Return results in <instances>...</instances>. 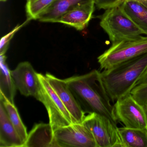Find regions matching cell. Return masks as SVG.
<instances>
[{
  "label": "cell",
  "instance_id": "6da1fadb",
  "mask_svg": "<svg viewBox=\"0 0 147 147\" xmlns=\"http://www.w3.org/2000/svg\"><path fill=\"white\" fill-rule=\"evenodd\" d=\"M93 69L87 74L65 79L85 113H96L109 118L117 124L113 106L106 92L100 75Z\"/></svg>",
  "mask_w": 147,
  "mask_h": 147
},
{
  "label": "cell",
  "instance_id": "7a4b0ae2",
  "mask_svg": "<svg viewBox=\"0 0 147 147\" xmlns=\"http://www.w3.org/2000/svg\"><path fill=\"white\" fill-rule=\"evenodd\" d=\"M147 68V53L102 70L101 82L111 101L115 102L131 93Z\"/></svg>",
  "mask_w": 147,
  "mask_h": 147
},
{
  "label": "cell",
  "instance_id": "3957f363",
  "mask_svg": "<svg viewBox=\"0 0 147 147\" xmlns=\"http://www.w3.org/2000/svg\"><path fill=\"white\" fill-rule=\"evenodd\" d=\"M100 18V26L108 35L112 44L136 39L144 34L120 5L107 9Z\"/></svg>",
  "mask_w": 147,
  "mask_h": 147
},
{
  "label": "cell",
  "instance_id": "277c9868",
  "mask_svg": "<svg viewBox=\"0 0 147 147\" xmlns=\"http://www.w3.org/2000/svg\"><path fill=\"white\" fill-rule=\"evenodd\" d=\"M147 53V36L125 40L112 44L98 57L100 70L114 66Z\"/></svg>",
  "mask_w": 147,
  "mask_h": 147
},
{
  "label": "cell",
  "instance_id": "5b68a950",
  "mask_svg": "<svg viewBox=\"0 0 147 147\" xmlns=\"http://www.w3.org/2000/svg\"><path fill=\"white\" fill-rule=\"evenodd\" d=\"M40 89L37 100L46 108L49 123L55 131L57 129L73 123L72 117L62 101L51 86L45 75L38 74Z\"/></svg>",
  "mask_w": 147,
  "mask_h": 147
},
{
  "label": "cell",
  "instance_id": "8992f818",
  "mask_svg": "<svg viewBox=\"0 0 147 147\" xmlns=\"http://www.w3.org/2000/svg\"><path fill=\"white\" fill-rule=\"evenodd\" d=\"M82 123L93 136L97 147H123L118 127L109 118L92 113L85 116Z\"/></svg>",
  "mask_w": 147,
  "mask_h": 147
},
{
  "label": "cell",
  "instance_id": "52a82bcc",
  "mask_svg": "<svg viewBox=\"0 0 147 147\" xmlns=\"http://www.w3.org/2000/svg\"><path fill=\"white\" fill-rule=\"evenodd\" d=\"M114 113L125 127L147 130V114L144 107L129 94L115 101Z\"/></svg>",
  "mask_w": 147,
  "mask_h": 147
},
{
  "label": "cell",
  "instance_id": "ba28073f",
  "mask_svg": "<svg viewBox=\"0 0 147 147\" xmlns=\"http://www.w3.org/2000/svg\"><path fill=\"white\" fill-rule=\"evenodd\" d=\"M54 136L59 147H97L93 136L82 123H73L58 128Z\"/></svg>",
  "mask_w": 147,
  "mask_h": 147
},
{
  "label": "cell",
  "instance_id": "9c48e42d",
  "mask_svg": "<svg viewBox=\"0 0 147 147\" xmlns=\"http://www.w3.org/2000/svg\"><path fill=\"white\" fill-rule=\"evenodd\" d=\"M17 89L22 95L32 96L37 100L40 89V83L38 74L28 61L19 63L14 70L11 71Z\"/></svg>",
  "mask_w": 147,
  "mask_h": 147
},
{
  "label": "cell",
  "instance_id": "30bf717a",
  "mask_svg": "<svg viewBox=\"0 0 147 147\" xmlns=\"http://www.w3.org/2000/svg\"><path fill=\"white\" fill-rule=\"evenodd\" d=\"M45 76L69 112L73 123H82L86 113L79 105L65 80L59 79L49 73H47Z\"/></svg>",
  "mask_w": 147,
  "mask_h": 147
},
{
  "label": "cell",
  "instance_id": "8fae6325",
  "mask_svg": "<svg viewBox=\"0 0 147 147\" xmlns=\"http://www.w3.org/2000/svg\"><path fill=\"white\" fill-rule=\"evenodd\" d=\"M95 5L94 1L79 5L63 14L57 23L71 26L78 31L83 30L92 18Z\"/></svg>",
  "mask_w": 147,
  "mask_h": 147
},
{
  "label": "cell",
  "instance_id": "7c38bea8",
  "mask_svg": "<svg viewBox=\"0 0 147 147\" xmlns=\"http://www.w3.org/2000/svg\"><path fill=\"white\" fill-rule=\"evenodd\" d=\"M58 147L54 136V131L49 123L36 124L28 133L23 147Z\"/></svg>",
  "mask_w": 147,
  "mask_h": 147
},
{
  "label": "cell",
  "instance_id": "4fadbf2b",
  "mask_svg": "<svg viewBox=\"0 0 147 147\" xmlns=\"http://www.w3.org/2000/svg\"><path fill=\"white\" fill-rule=\"evenodd\" d=\"M24 144L0 102V147H23Z\"/></svg>",
  "mask_w": 147,
  "mask_h": 147
},
{
  "label": "cell",
  "instance_id": "5bb4252c",
  "mask_svg": "<svg viewBox=\"0 0 147 147\" xmlns=\"http://www.w3.org/2000/svg\"><path fill=\"white\" fill-rule=\"evenodd\" d=\"M92 1L95 2V0H56L40 16L38 20L45 23H57L60 18L67 12L79 5Z\"/></svg>",
  "mask_w": 147,
  "mask_h": 147
},
{
  "label": "cell",
  "instance_id": "9a60e30c",
  "mask_svg": "<svg viewBox=\"0 0 147 147\" xmlns=\"http://www.w3.org/2000/svg\"><path fill=\"white\" fill-rule=\"evenodd\" d=\"M6 60L5 55H0V94L14 104L17 88Z\"/></svg>",
  "mask_w": 147,
  "mask_h": 147
},
{
  "label": "cell",
  "instance_id": "2e32d148",
  "mask_svg": "<svg viewBox=\"0 0 147 147\" xmlns=\"http://www.w3.org/2000/svg\"><path fill=\"white\" fill-rule=\"evenodd\" d=\"M120 6L143 34L147 35V7L134 1H125Z\"/></svg>",
  "mask_w": 147,
  "mask_h": 147
},
{
  "label": "cell",
  "instance_id": "e0dca14e",
  "mask_svg": "<svg viewBox=\"0 0 147 147\" xmlns=\"http://www.w3.org/2000/svg\"><path fill=\"white\" fill-rule=\"evenodd\" d=\"M123 147H147V130L118 128Z\"/></svg>",
  "mask_w": 147,
  "mask_h": 147
},
{
  "label": "cell",
  "instance_id": "ac0fdd59",
  "mask_svg": "<svg viewBox=\"0 0 147 147\" xmlns=\"http://www.w3.org/2000/svg\"><path fill=\"white\" fill-rule=\"evenodd\" d=\"M0 102L3 104L11 123L24 143L28 137V133L26 127L20 118L17 107L14 104H12L5 96L1 94Z\"/></svg>",
  "mask_w": 147,
  "mask_h": 147
},
{
  "label": "cell",
  "instance_id": "d6986e66",
  "mask_svg": "<svg viewBox=\"0 0 147 147\" xmlns=\"http://www.w3.org/2000/svg\"><path fill=\"white\" fill-rule=\"evenodd\" d=\"M56 0H34L26 1V5L27 20H38L40 16L47 10Z\"/></svg>",
  "mask_w": 147,
  "mask_h": 147
},
{
  "label": "cell",
  "instance_id": "ffe728a7",
  "mask_svg": "<svg viewBox=\"0 0 147 147\" xmlns=\"http://www.w3.org/2000/svg\"><path fill=\"white\" fill-rule=\"evenodd\" d=\"M29 21L27 20L22 24L18 25L9 33L3 36L1 38V42H0V55L1 54L5 55L9 47L11 40L12 39L15 34Z\"/></svg>",
  "mask_w": 147,
  "mask_h": 147
},
{
  "label": "cell",
  "instance_id": "44dd1931",
  "mask_svg": "<svg viewBox=\"0 0 147 147\" xmlns=\"http://www.w3.org/2000/svg\"><path fill=\"white\" fill-rule=\"evenodd\" d=\"M131 94L139 104L144 106L147 102V85L134 88Z\"/></svg>",
  "mask_w": 147,
  "mask_h": 147
},
{
  "label": "cell",
  "instance_id": "7402d4cb",
  "mask_svg": "<svg viewBox=\"0 0 147 147\" xmlns=\"http://www.w3.org/2000/svg\"><path fill=\"white\" fill-rule=\"evenodd\" d=\"M123 0H95V5L98 9L107 10L120 5Z\"/></svg>",
  "mask_w": 147,
  "mask_h": 147
},
{
  "label": "cell",
  "instance_id": "603a6c76",
  "mask_svg": "<svg viewBox=\"0 0 147 147\" xmlns=\"http://www.w3.org/2000/svg\"><path fill=\"white\" fill-rule=\"evenodd\" d=\"M147 85V68L135 84L134 88Z\"/></svg>",
  "mask_w": 147,
  "mask_h": 147
},
{
  "label": "cell",
  "instance_id": "cb8c5ba5",
  "mask_svg": "<svg viewBox=\"0 0 147 147\" xmlns=\"http://www.w3.org/2000/svg\"><path fill=\"white\" fill-rule=\"evenodd\" d=\"M125 1H134V2H137L147 7V0H123V2Z\"/></svg>",
  "mask_w": 147,
  "mask_h": 147
},
{
  "label": "cell",
  "instance_id": "d4e9b609",
  "mask_svg": "<svg viewBox=\"0 0 147 147\" xmlns=\"http://www.w3.org/2000/svg\"><path fill=\"white\" fill-rule=\"evenodd\" d=\"M144 108H145V110H146V113H147V102H146V104H145V105H144Z\"/></svg>",
  "mask_w": 147,
  "mask_h": 147
},
{
  "label": "cell",
  "instance_id": "484cf974",
  "mask_svg": "<svg viewBox=\"0 0 147 147\" xmlns=\"http://www.w3.org/2000/svg\"><path fill=\"white\" fill-rule=\"evenodd\" d=\"M0 1H2V2H5L7 0H0Z\"/></svg>",
  "mask_w": 147,
  "mask_h": 147
},
{
  "label": "cell",
  "instance_id": "4316f807",
  "mask_svg": "<svg viewBox=\"0 0 147 147\" xmlns=\"http://www.w3.org/2000/svg\"><path fill=\"white\" fill-rule=\"evenodd\" d=\"M34 1V0H26V1Z\"/></svg>",
  "mask_w": 147,
  "mask_h": 147
}]
</instances>
